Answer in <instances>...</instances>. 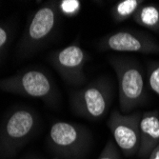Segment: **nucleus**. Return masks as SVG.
<instances>
[{
  "label": "nucleus",
  "mask_w": 159,
  "mask_h": 159,
  "mask_svg": "<svg viewBox=\"0 0 159 159\" xmlns=\"http://www.w3.org/2000/svg\"><path fill=\"white\" fill-rule=\"evenodd\" d=\"M97 48L100 51L117 52H137L143 54H159V43L141 31L121 30L100 38Z\"/></svg>",
  "instance_id": "obj_7"
},
{
  "label": "nucleus",
  "mask_w": 159,
  "mask_h": 159,
  "mask_svg": "<svg viewBox=\"0 0 159 159\" xmlns=\"http://www.w3.org/2000/svg\"><path fill=\"white\" fill-rule=\"evenodd\" d=\"M59 3L60 11L67 16H75L80 9L79 1H61Z\"/></svg>",
  "instance_id": "obj_15"
},
{
  "label": "nucleus",
  "mask_w": 159,
  "mask_h": 159,
  "mask_svg": "<svg viewBox=\"0 0 159 159\" xmlns=\"http://www.w3.org/2000/svg\"><path fill=\"white\" fill-rule=\"evenodd\" d=\"M10 36L11 33L9 29L5 26L0 25V56H2L7 49V46L10 42Z\"/></svg>",
  "instance_id": "obj_16"
},
{
  "label": "nucleus",
  "mask_w": 159,
  "mask_h": 159,
  "mask_svg": "<svg viewBox=\"0 0 159 159\" xmlns=\"http://www.w3.org/2000/svg\"><path fill=\"white\" fill-rule=\"evenodd\" d=\"M113 98L111 82L100 77L87 86L71 92L70 105L73 112L89 120L103 118L110 110Z\"/></svg>",
  "instance_id": "obj_2"
},
{
  "label": "nucleus",
  "mask_w": 159,
  "mask_h": 159,
  "mask_svg": "<svg viewBox=\"0 0 159 159\" xmlns=\"http://www.w3.org/2000/svg\"><path fill=\"white\" fill-rule=\"evenodd\" d=\"M140 146L137 155L148 159L159 144V111H150L142 113L140 119Z\"/></svg>",
  "instance_id": "obj_10"
},
{
  "label": "nucleus",
  "mask_w": 159,
  "mask_h": 159,
  "mask_svg": "<svg viewBox=\"0 0 159 159\" xmlns=\"http://www.w3.org/2000/svg\"><path fill=\"white\" fill-rule=\"evenodd\" d=\"M49 59L64 82L70 86L81 87L87 80L84 71L88 55L75 40L69 46L53 52Z\"/></svg>",
  "instance_id": "obj_9"
},
{
  "label": "nucleus",
  "mask_w": 159,
  "mask_h": 159,
  "mask_svg": "<svg viewBox=\"0 0 159 159\" xmlns=\"http://www.w3.org/2000/svg\"><path fill=\"white\" fill-rule=\"evenodd\" d=\"M97 159H122V158L116 145L113 143L111 139H110Z\"/></svg>",
  "instance_id": "obj_14"
},
{
  "label": "nucleus",
  "mask_w": 159,
  "mask_h": 159,
  "mask_svg": "<svg viewBox=\"0 0 159 159\" xmlns=\"http://www.w3.org/2000/svg\"><path fill=\"white\" fill-rule=\"evenodd\" d=\"M147 75L150 89L159 96V61L149 63Z\"/></svg>",
  "instance_id": "obj_13"
},
{
  "label": "nucleus",
  "mask_w": 159,
  "mask_h": 159,
  "mask_svg": "<svg viewBox=\"0 0 159 159\" xmlns=\"http://www.w3.org/2000/svg\"><path fill=\"white\" fill-rule=\"evenodd\" d=\"M0 90L25 97L54 103L57 93L51 77L40 70H28L0 79Z\"/></svg>",
  "instance_id": "obj_5"
},
{
  "label": "nucleus",
  "mask_w": 159,
  "mask_h": 159,
  "mask_svg": "<svg viewBox=\"0 0 159 159\" xmlns=\"http://www.w3.org/2000/svg\"><path fill=\"white\" fill-rule=\"evenodd\" d=\"M141 115L140 111L123 114L118 110H113L108 119L107 125L113 136V140L127 157H132L138 153Z\"/></svg>",
  "instance_id": "obj_8"
},
{
  "label": "nucleus",
  "mask_w": 159,
  "mask_h": 159,
  "mask_svg": "<svg viewBox=\"0 0 159 159\" xmlns=\"http://www.w3.org/2000/svg\"><path fill=\"white\" fill-rule=\"evenodd\" d=\"M91 143V132L80 124L59 121L50 129L48 145L57 158L81 159L89 151Z\"/></svg>",
  "instance_id": "obj_4"
},
{
  "label": "nucleus",
  "mask_w": 159,
  "mask_h": 159,
  "mask_svg": "<svg viewBox=\"0 0 159 159\" xmlns=\"http://www.w3.org/2000/svg\"><path fill=\"white\" fill-rule=\"evenodd\" d=\"M145 3L143 0H121L111 8V13L112 20L116 23L124 22L133 18L139 7Z\"/></svg>",
  "instance_id": "obj_12"
},
{
  "label": "nucleus",
  "mask_w": 159,
  "mask_h": 159,
  "mask_svg": "<svg viewBox=\"0 0 159 159\" xmlns=\"http://www.w3.org/2000/svg\"><path fill=\"white\" fill-rule=\"evenodd\" d=\"M110 63L117 76L121 112L129 114L146 102L147 91L143 70L136 60L129 57L111 56Z\"/></svg>",
  "instance_id": "obj_1"
},
{
  "label": "nucleus",
  "mask_w": 159,
  "mask_h": 159,
  "mask_svg": "<svg viewBox=\"0 0 159 159\" xmlns=\"http://www.w3.org/2000/svg\"><path fill=\"white\" fill-rule=\"evenodd\" d=\"M59 11L58 5L51 2L34 12L18 45V52L21 57L35 52L52 36L58 22Z\"/></svg>",
  "instance_id": "obj_6"
},
{
  "label": "nucleus",
  "mask_w": 159,
  "mask_h": 159,
  "mask_svg": "<svg viewBox=\"0 0 159 159\" xmlns=\"http://www.w3.org/2000/svg\"><path fill=\"white\" fill-rule=\"evenodd\" d=\"M133 20L141 27L159 33V6L153 3H143L133 16Z\"/></svg>",
  "instance_id": "obj_11"
},
{
  "label": "nucleus",
  "mask_w": 159,
  "mask_h": 159,
  "mask_svg": "<svg viewBox=\"0 0 159 159\" xmlns=\"http://www.w3.org/2000/svg\"><path fill=\"white\" fill-rule=\"evenodd\" d=\"M38 127L36 113L26 108L11 111L0 127V159L16 154L35 134Z\"/></svg>",
  "instance_id": "obj_3"
},
{
  "label": "nucleus",
  "mask_w": 159,
  "mask_h": 159,
  "mask_svg": "<svg viewBox=\"0 0 159 159\" xmlns=\"http://www.w3.org/2000/svg\"><path fill=\"white\" fill-rule=\"evenodd\" d=\"M148 159H159V144L153 149V151L149 155Z\"/></svg>",
  "instance_id": "obj_17"
}]
</instances>
